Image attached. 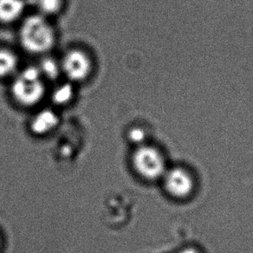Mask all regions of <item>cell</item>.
Here are the masks:
<instances>
[{
	"mask_svg": "<svg viewBox=\"0 0 253 253\" xmlns=\"http://www.w3.org/2000/svg\"><path fill=\"white\" fill-rule=\"evenodd\" d=\"M129 165L133 173L141 181L157 183L169 169V163L162 148L148 142L133 148Z\"/></svg>",
	"mask_w": 253,
	"mask_h": 253,
	"instance_id": "1",
	"label": "cell"
},
{
	"mask_svg": "<svg viewBox=\"0 0 253 253\" xmlns=\"http://www.w3.org/2000/svg\"><path fill=\"white\" fill-rule=\"evenodd\" d=\"M19 40L28 52L42 54L52 49L56 36L45 17L32 15L23 22L19 31Z\"/></svg>",
	"mask_w": 253,
	"mask_h": 253,
	"instance_id": "2",
	"label": "cell"
},
{
	"mask_svg": "<svg viewBox=\"0 0 253 253\" xmlns=\"http://www.w3.org/2000/svg\"><path fill=\"white\" fill-rule=\"evenodd\" d=\"M164 194L172 201L185 202L197 192L198 179L188 167L181 164L169 165L160 180Z\"/></svg>",
	"mask_w": 253,
	"mask_h": 253,
	"instance_id": "3",
	"label": "cell"
},
{
	"mask_svg": "<svg viewBox=\"0 0 253 253\" xmlns=\"http://www.w3.org/2000/svg\"><path fill=\"white\" fill-rule=\"evenodd\" d=\"M15 100L25 107L39 104L43 98L45 86L39 68L28 67L16 77L11 85Z\"/></svg>",
	"mask_w": 253,
	"mask_h": 253,
	"instance_id": "4",
	"label": "cell"
},
{
	"mask_svg": "<svg viewBox=\"0 0 253 253\" xmlns=\"http://www.w3.org/2000/svg\"><path fill=\"white\" fill-rule=\"evenodd\" d=\"M60 67L71 81H84L91 72V61L84 51L72 49L64 55Z\"/></svg>",
	"mask_w": 253,
	"mask_h": 253,
	"instance_id": "5",
	"label": "cell"
},
{
	"mask_svg": "<svg viewBox=\"0 0 253 253\" xmlns=\"http://www.w3.org/2000/svg\"><path fill=\"white\" fill-rule=\"evenodd\" d=\"M59 125V117L56 113L44 109L36 114L30 122V130L37 137H45L56 130Z\"/></svg>",
	"mask_w": 253,
	"mask_h": 253,
	"instance_id": "6",
	"label": "cell"
},
{
	"mask_svg": "<svg viewBox=\"0 0 253 253\" xmlns=\"http://www.w3.org/2000/svg\"><path fill=\"white\" fill-rule=\"evenodd\" d=\"M25 10L24 0H0V23H14L21 18Z\"/></svg>",
	"mask_w": 253,
	"mask_h": 253,
	"instance_id": "7",
	"label": "cell"
},
{
	"mask_svg": "<svg viewBox=\"0 0 253 253\" xmlns=\"http://www.w3.org/2000/svg\"><path fill=\"white\" fill-rule=\"evenodd\" d=\"M18 66V57L14 53L9 49H0V78L14 74Z\"/></svg>",
	"mask_w": 253,
	"mask_h": 253,
	"instance_id": "8",
	"label": "cell"
},
{
	"mask_svg": "<svg viewBox=\"0 0 253 253\" xmlns=\"http://www.w3.org/2000/svg\"><path fill=\"white\" fill-rule=\"evenodd\" d=\"M40 15L49 17L57 14L63 7V0H37Z\"/></svg>",
	"mask_w": 253,
	"mask_h": 253,
	"instance_id": "9",
	"label": "cell"
},
{
	"mask_svg": "<svg viewBox=\"0 0 253 253\" xmlns=\"http://www.w3.org/2000/svg\"><path fill=\"white\" fill-rule=\"evenodd\" d=\"M73 95H74V89L71 84H65L60 85L53 91V102L57 105H64L68 102H71Z\"/></svg>",
	"mask_w": 253,
	"mask_h": 253,
	"instance_id": "10",
	"label": "cell"
},
{
	"mask_svg": "<svg viewBox=\"0 0 253 253\" xmlns=\"http://www.w3.org/2000/svg\"><path fill=\"white\" fill-rule=\"evenodd\" d=\"M42 77H46L49 79H56L61 71L60 64L56 63L53 59H46L42 62L39 68Z\"/></svg>",
	"mask_w": 253,
	"mask_h": 253,
	"instance_id": "11",
	"label": "cell"
},
{
	"mask_svg": "<svg viewBox=\"0 0 253 253\" xmlns=\"http://www.w3.org/2000/svg\"><path fill=\"white\" fill-rule=\"evenodd\" d=\"M127 139L130 141L131 144L134 145V148L150 142L147 139L146 131L140 126H134L129 129L127 132Z\"/></svg>",
	"mask_w": 253,
	"mask_h": 253,
	"instance_id": "12",
	"label": "cell"
},
{
	"mask_svg": "<svg viewBox=\"0 0 253 253\" xmlns=\"http://www.w3.org/2000/svg\"><path fill=\"white\" fill-rule=\"evenodd\" d=\"M179 253H201V251L194 246H186L182 248Z\"/></svg>",
	"mask_w": 253,
	"mask_h": 253,
	"instance_id": "13",
	"label": "cell"
},
{
	"mask_svg": "<svg viewBox=\"0 0 253 253\" xmlns=\"http://www.w3.org/2000/svg\"><path fill=\"white\" fill-rule=\"evenodd\" d=\"M2 248H3V239H2V236L0 234V253L2 251Z\"/></svg>",
	"mask_w": 253,
	"mask_h": 253,
	"instance_id": "14",
	"label": "cell"
}]
</instances>
